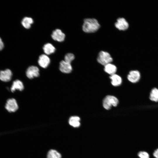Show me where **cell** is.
Returning <instances> with one entry per match:
<instances>
[{
  "mask_svg": "<svg viewBox=\"0 0 158 158\" xmlns=\"http://www.w3.org/2000/svg\"><path fill=\"white\" fill-rule=\"evenodd\" d=\"M100 25L95 18H86L84 20L82 26L83 30L87 33H92L96 31L99 28Z\"/></svg>",
  "mask_w": 158,
  "mask_h": 158,
  "instance_id": "1",
  "label": "cell"
},
{
  "mask_svg": "<svg viewBox=\"0 0 158 158\" xmlns=\"http://www.w3.org/2000/svg\"><path fill=\"white\" fill-rule=\"evenodd\" d=\"M118 103V100L115 97L112 95H107L104 99L103 106L107 110H109L113 106L116 107Z\"/></svg>",
  "mask_w": 158,
  "mask_h": 158,
  "instance_id": "2",
  "label": "cell"
},
{
  "mask_svg": "<svg viewBox=\"0 0 158 158\" xmlns=\"http://www.w3.org/2000/svg\"><path fill=\"white\" fill-rule=\"evenodd\" d=\"M97 61L99 63L104 66L111 63L113 61V59L109 53L101 51L98 54Z\"/></svg>",
  "mask_w": 158,
  "mask_h": 158,
  "instance_id": "3",
  "label": "cell"
},
{
  "mask_svg": "<svg viewBox=\"0 0 158 158\" xmlns=\"http://www.w3.org/2000/svg\"><path fill=\"white\" fill-rule=\"evenodd\" d=\"M5 108L9 112H13L18 110V107L16 99L14 98H11L7 100Z\"/></svg>",
  "mask_w": 158,
  "mask_h": 158,
  "instance_id": "4",
  "label": "cell"
},
{
  "mask_svg": "<svg viewBox=\"0 0 158 158\" xmlns=\"http://www.w3.org/2000/svg\"><path fill=\"white\" fill-rule=\"evenodd\" d=\"M26 74L28 78L30 79H32L39 76L40 75L39 70L37 67L32 66L27 68Z\"/></svg>",
  "mask_w": 158,
  "mask_h": 158,
  "instance_id": "5",
  "label": "cell"
},
{
  "mask_svg": "<svg viewBox=\"0 0 158 158\" xmlns=\"http://www.w3.org/2000/svg\"><path fill=\"white\" fill-rule=\"evenodd\" d=\"M51 37L54 40L62 42L64 40L65 35L60 29H56L53 31Z\"/></svg>",
  "mask_w": 158,
  "mask_h": 158,
  "instance_id": "6",
  "label": "cell"
},
{
  "mask_svg": "<svg viewBox=\"0 0 158 158\" xmlns=\"http://www.w3.org/2000/svg\"><path fill=\"white\" fill-rule=\"evenodd\" d=\"M140 78V73L137 70L130 71L127 76L128 80L133 83H135L138 82Z\"/></svg>",
  "mask_w": 158,
  "mask_h": 158,
  "instance_id": "7",
  "label": "cell"
},
{
  "mask_svg": "<svg viewBox=\"0 0 158 158\" xmlns=\"http://www.w3.org/2000/svg\"><path fill=\"white\" fill-rule=\"evenodd\" d=\"M116 27L119 30H125L127 29L129 25L125 19L123 18H119L115 24Z\"/></svg>",
  "mask_w": 158,
  "mask_h": 158,
  "instance_id": "8",
  "label": "cell"
},
{
  "mask_svg": "<svg viewBox=\"0 0 158 158\" xmlns=\"http://www.w3.org/2000/svg\"><path fill=\"white\" fill-rule=\"evenodd\" d=\"M12 73L11 70L7 69L0 71V80L2 81L8 82L12 78Z\"/></svg>",
  "mask_w": 158,
  "mask_h": 158,
  "instance_id": "9",
  "label": "cell"
},
{
  "mask_svg": "<svg viewBox=\"0 0 158 158\" xmlns=\"http://www.w3.org/2000/svg\"><path fill=\"white\" fill-rule=\"evenodd\" d=\"M38 63L41 67L46 68L49 65L50 60L49 57L45 54H42L39 58Z\"/></svg>",
  "mask_w": 158,
  "mask_h": 158,
  "instance_id": "10",
  "label": "cell"
},
{
  "mask_svg": "<svg viewBox=\"0 0 158 158\" xmlns=\"http://www.w3.org/2000/svg\"><path fill=\"white\" fill-rule=\"evenodd\" d=\"M59 68L62 72L66 73H71L72 70L71 64L66 62L64 60L61 61L60 62Z\"/></svg>",
  "mask_w": 158,
  "mask_h": 158,
  "instance_id": "11",
  "label": "cell"
},
{
  "mask_svg": "<svg viewBox=\"0 0 158 158\" xmlns=\"http://www.w3.org/2000/svg\"><path fill=\"white\" fill-rule=\"evenodd\" d=\"M24 88V87L23 83L20 80H17L13 82L11 90L13 92L17 90L22 91Z\"/></svg>",
  "mask_w": 158,
  "mask_h": 158,
  "instance_id": "12",
  "label": "cell"
},
{
  "mask_svg": "<svg viewBox=\"0 0 158 158\" xmlns=\"http://www.w3.org/2000/svg\"><path fill=\"white\" fill-rule=\"evenodd\" d=\"M110 78L111 80V84L113 86L116 87L121 84L122 79L121 77L119 75L115 74L111 75Z\"/></svg>",
  "mask_w": 158,
  "mask_h": 158,
  "instance_id": "13",
  "label": "cell"
},
{
  "mask_svg": "<svg viewBox=\"0 0 158 158\" xmlns=\"http://www.w3.org/2000/svg\"><path fill=\"white\" fill-rule=\"evenodd\" d=\"M104 71L107 73L111 75L115 74L117 68L114 65L111 63H109L104 66Z\"/></svg>",
  "mask_w": 158,
  "mask_h": 158,
  "instance_id": "14",
  "label": "cell"
},
{
  "mask_svg": "<svg viewBox=\"0 0 158 158\" xmlns=\"http://www.w3.org/2000/svg\"><path fill=\"white\" fill-rule=\"evenodd\" d=\"M43 50L46 55H50L55 52V48L53 45L50 43H47L43 46Z\"/></svg>",
  "mask_w": 158,
  "mask_h": 158,
  "instance_id": "15",
  "label": "cell"
},
{
  "mask_svg": "<svg viewBox=\"0 0 158 158\" xmlns=\"http://www.w3.org/2000/svg\"><path fill=\"white\" fill-rule=\"evenodd\" d=\"M80 118L78 116H73L71 117L69 120V123L74 127H79L80 125Z\"/></svg>",
  "mask_w": 158,
  "mask_h": 158,
  "instance_id": "16",
  "label": "cell"
},
{
  "mask_svg": "<svg viewBox=\"0 0 158 158\" xmlns=\"http://www.w3.org/2000/svg\"><path fill=\"white\" fill-rule=\"evenodd\" d=\"M33 23V20L32 18L27 17H24L21 21V24L23 26L27 29L30 28L31 25Z\"/></svg>",
  "mask_w": 158,
  "mask_h": 158,
  "instance_id": "17",
  "label": "cell"
},
{
  "mask_svg": "<svg viewBox=\"0 0 158 158\" xmlns=\"http://www.w3.org/2000/svg\"><path fill=\"white\" fill-rule=\"evenodd\" d=\"M149 98L152 101L158 102V89L154 88L151 90L150 93Z\"/></svg>",
  "mask_w": 158,
  "mask_h": 158,
  "instance_id": "18",
  "label": "cell"
},
{
  "mask_svg": "<svg viewBox=\"0 0 158 158\" xmlns=\"http://www.w3.org/2000/svg\"><path fill=\"white\" fill-rule=\"evenodd\" d=\"M61 154L54 150H50L48 152L47 158H61Z\"/></svg>",
  "mask_w": 158,
  "mask_h": 158,
  "instance_id": "19",
  "label": "cell"
},
{
  "mask_svg": "<svg viewBox=\"0 0 158 158\" xmlns=\"http://www.w3.org/2000/svg\"><path fill=\"white\" fill-rule=\"evenodd\" d=\"M74 59L75 56L73 54L71 53H68L65 55L64 60L68 63H71Z\"/></svg>",
  "mask_w": 158,
  "mask_h": 158,
  "instance_id": "20",
  "label": "cell"
},
{
  "mask_svg": "<svg viewBox=\"0 0 158 158\" xmlns=\"http://www.w3.org/2000/svg\"><path fill=\"white\" fill-rule=\"evenodd\" d=\"M140 158H149V155L148 153L145 151H140L138 154Z\"/></svg>",
  "mask_w": 158,
  "mask_h": 158,
  "instance_id": "21",
  "label": "cell"
},
{
  "mask_svg": "<svg viewBox=\"0 0 158 158\" xmlns=\"http://www.w3.org/2000/svg\"><path fill=\"white\" fill-rule=\"evenodd\" d=\"M153 155L156 158H158V148L154 152Z\"/></svg>",
  "mask_w": 158,
  "mask_h": 158,
  "instance_id": "22",
  "label": "cell"
},
{
  "mask_svg": "<svg viewBox=\"0 0 158 158\" xmlns=\"http://www.w3.org/2000/svg\"><path fill=\"white\" fill-rule=\"evenodd\" d=\"M4 47V44L1 39L0 37V51L2 50Z\"/></svg>",
  "mask_w": 158,
  "mask_h": 158,
  "instance_id": "23",
  "label": "cell"
}]
</instances>
